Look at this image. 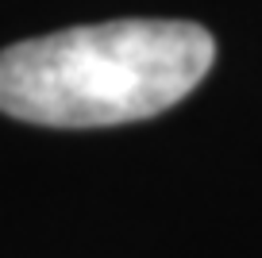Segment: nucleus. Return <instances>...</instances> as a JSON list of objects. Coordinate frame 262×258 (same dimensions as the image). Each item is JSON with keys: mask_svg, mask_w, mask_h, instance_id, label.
Segmentation results:
<instances>
[{"mask_svg": "<svg viewBox=\"0 0 262 258\" xmlns=\"http://www.w3.org/2000/svg\"><path fill=\"white\" fill-rule=\"evenodd\" d=\"M216 42L185 19H112L0 50V112L42 127H112L173 108L212 70Z\"/></svg>", "mask_w": 262, "mask_h": 258, "instance_id": "obj_1", "label": "nucleus"}]
</instances>
